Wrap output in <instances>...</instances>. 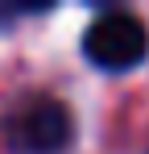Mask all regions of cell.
<instances>
[{
	"instance_id": "cell-1",
	"label": "cell",
	"mask_w": 149,
	"mask_h": 154,
	"mask_svg": "<svg viewBox=\"0 0 149 154\" xmlns=\"http://www.w3.org/2000/svg\"><path fill=\"white\" fill-rule=\"evenodd\" d=\"M145 50H149L145 21L124 13V8H112V13L95 17L83 33V54L99 71H128L145 58Z\"/></svg>"
},
{
	"instance_id": "cell-2",
	"label": "cell",
	"mask_w": 149,
	"mask_h": 154,
	"mask_svg": "<svg viewBox=\"0 0 149 154\" xmlns=\"http://www.w3.org/2000/svg\"><path fill=\"white\" fill-rule=\"evenodd\" d=\"M4 137L17 154H58L71 142V112L54 96H29L8 112Z\"/></svg>"
}]
</instances>
